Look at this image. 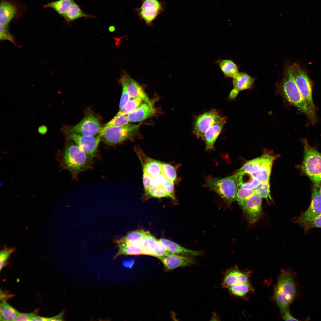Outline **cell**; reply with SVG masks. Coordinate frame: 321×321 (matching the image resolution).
Wrapping results in <instances>:
<instances>
[{
    "label": "cell",
    "instance_id": "cell-1",
    "mask_svg": "<svg viewBox=\"0 0 321 321\" xmlns=\"http://www.w3.org/2000/svg\"><path fill=\"white\" fill-rule=\"evenodd\" d=\"M278 88L283 97L290 103L303 113L311 121L315 119L313 111L301 95L295 79L293 64L285 69Z\"/></svg>",
    "mask_w": 321,
    "mask_h": 321
},
{
    "label": "cell",
    "instance_id": "cell-2",
    "mask_svg": "<svg viewBox=\"0 0 321 321\" xmlns=\"http://www.w3.org/2000/svg\"><path fill=\"white\" fill-rule=\"evenodd\" d=\"M294 276L290 270H283L274 289L273 298L282 316L296 295V286Z\"/></svg>",
    "mask_w": 321,
    "mask_h": 321
},
{
    "label": "cell",
    "instance_id": "cell-3",
    "mask_svg": "<svg viewBox=\"0 0 321 321\" xmlns=\"http://www.w3.org/2000/svg\"><path fill=\"white\" fill-rule=\"evenodd\" d=\"M91 160L76 144L70 143L64 149L62 157L63 167L74 177L90 166Z\"/></svg>",
    "mask_w": 321,
    "mask_h": 321
},
{
    "label": "cell",
    "instance_id": "cell-4",
    "mask_svg": "<svg viewBox=\"0 0 321 321\" xmlns=\"http://www.w3.org/2000/svg\"><path fill=\"white\" fill-rule=\"evenodd\" d=\"M304 156L301 169L311 180L314 185H321V153L310 146L306 139L302 140Z\"/></svg>",
    "mask_w": 321,
    "mask_h": 321
},
{
    "label": "cell",
    "instance_id": "cell-5",
    "mask_svg": "<svg viewBox=\"0 0 321 321\" xmlns=\"http://www.w3.org/2000/svg\"><path fill=\"white\" fill-rule=\"evenodd\" d=\"M237 183L236 174L222 178L209 177L206 180V185L218 194L228 205H230L235 200Z\"/></svg>",
    "mask_w": 321,
    "mask_h": 321
},
{
    "label": "cell",
    "instance_id": "cell-6",
    "mask_svg": "<svg viewBox=\"0 0 321 321\" xmlns=\"http://www.w3.org/2000/svg\"><path fill=\"white\" fill-rule=\"evenodd\" d=\"M139 126V125L128 124L122 126L111 128L105 131L101 138L107 144H117L130 137Z\"/></svg>",
    "mask_w": 321,
    "mask_h": 321
},
{
    "label": "cell",
    "instance_id": "cell-7",
    "mask_svg": "<svg viewBox=\"0 0 321 321\" xmlns=\"http://www.w3.org/2000/svg\"><path fill=\"white\" fill-rule=\"evenodd\" d=\"M295 81L303 97L312 111L315 112V106L312 97V85L306 72L297 64H293Z\"/></svg>",
    "mask_w": 321,
    "mask_h": 321
},
{
    "label": "cell",
    "instance_id": "cell-8",
    "mask_svg": "<svg viewBox=\"0 0 321 321\" xmlns=\"http://www.w3.org/2000/svg\"><path fill=\"white\" fill-rule=\"evenodd\" d=\"M226 118V117H221L218 112L215 110L205 112L199 115L195 119L193 133L197 138H202L206 132L214 123Z\"/></svg>",
    "mask_w": 321,
    "mask_h": 321
},
{
    "label": "cell",
    "instance_id": "cell-9",
    "mask_svg": "<svg viewBox=\"0 0 321 321\" xmlns=\"http://www.w3.org/2000/svg\"><path fill=\"white\" fill-rule=\"evenodd\" d=\"M101 129L98 117L90 113L79 123L68 128L67 131L84 136H93L99 134Z\"/></svg>",
    "mask_w": 321,
    "mask_h": 321
},
{
    "label": "cell",
    "instance_id": "cell-10",
    "mask_svg": "<svg viewBox=\"0 0 321 321\" xmlns=\"http://www.w3.org/2000/svg\"><path fill=\"white\" fill-rule=\"evenodd\" d=\"M66 135L68 139L73 141L91 159L95 157L101 138L100 134L89 136L66 131Z\"/></svg>",
    "mask_w": 321,
    "mask_h": 321
},
{
    "label": "cell",
    "instance_id": "cell-11",
    "mask_svg": "<svg viewBox=\"0 0 321 321\" xmlns=\"http://www.w3.org/2000/svg\"><path fill=\"white\" fill-rule=\"evenodd\" d=\"M321 214V196L319 188L314 185L310 204L308 208L292 221L301 225L309 222Z\"/></svg>",
    "mask_w": 321,
    "mask_h": 321
},
{
    "label": "cell",
    "instance_id": "cell-12",
    "mask_svg": "<svg viewBox=\"0 0 321 321\" xmlns=\"http://www.w3.org/2000/svg\"><path fill=\"white\" fill-rule=\"evenodd\" d=\"M164 10L163 5L159 0H143L137 12L141 19L150 25Z\"/></svg>",
    "mask_w": 321,
    "mask_h": 321
},
{
    "label": "cell",
    "instance_id": "cell-13",
    "mask_svg": "<svg viewBox=\"0 0 321 321\" xmlns=\"http://www.w3.org/2000/svg\"><path fill=\"white\" fill-rule=\"evenodd\" d=\"M143 255L152 256L158 258L170 253L166 247L159 240L147 231L141 246Z\"/></svg>",
    "mask_w": 321,
    "mask_h": 321
},
{
    "label": "cell",
    "instance_id": "cell-14",
    "mask_svg": "<svg viewBox=\"0 0 321 321\" xmlns=\"http://www.w3.org/2000/svg\"><path fill=\"white\" fill-rule=\"evenodd\" d=\"M119 82L122 85L126 87L129 95L133 98H139L151 106L152 103L143 90L137 82L131 78L125 70L121 73Z\"/></svg>",
    "mask_w": 321,
    "mask_h": 321
},
{
    "label": "cell",
    "instance_id": "cell-15",
    "mask_svg": "<svg viewBox=\"0 0 321 321\" xmlns=\"http://www.w3.org/2000/svg\"><path fill=\"white\" fill-rule=\"evenodd\" d=\"M261 198L256 194L249 199L241 207L250 224L256 223L262 216Z\"/></svg>",
    "mask_w": 321,
    "mask_h": 321
},
{
    "label": "cell",
    "instance_id": "cell-16",
    "mask_svg": "<svg viewBox=\"0 0 321 321\" xmlns=\"http://www.w3.org/2000/svg\"><path fill=\"white\" fill-rule=\"evenodd\" d=\"M164 265L167 272L180 267L188 266L195 264V261L191 257L170 254L158 258Z\"/></svg>",
    "mask_w": 321,
    "mask_h": 321
},
{
    "label": "cell",
    "instance_id": "cell-17",
    "mask_svg": "<svg viewBox=\"0 0 321 321\" xmlns=\"http://www.w3.org/2000/svg\"><path fill=\"white\" fill-rule=\"evenodd\" d=\"M251 273L250 271H240L236 266L226 272L221 286L223 288H227L234 284L250 283Z\"/></svg>",
    "mask_w": 321,
    "mask_h": 321
},
{
    "label": "cell",
    "instance_id": "cell-18",
    "mask_svg": "<svg viewBox=\"0 0 321 321\" xmlns=\"http://www.w3.org/2000/svg\"><path fill=\"white\" fill-rule=\"evenodd\" d=\"M275 158L268 155L264 154L261 156V161L259 170L252 174L260 183L268 182L273 163Z\"/></svg>",
    "mask_w": 321,
    "mask_h": 321
},
{
    "label": "cell",
    "instance_id": "cell-19",
    "mask_svg": "<svg viewBox=\"0 0 321 321\" xmlns=\"http://www.w3.org/2000/svg\"><path fill=\"white\" fill-rule=\"evenodd\" d=\"M226 119L217 122L211 126L205 133L202 138L205 143L207 150H212L215 141L226 122Z\"/></svg>",
    "mask_w": 321,
    "mask_h": 321
},
{
    "label": "cell",
    "instance_id": "cell-20",
    "mask_svg": "<svg viewBox=\"0 0 321 321\" xmlns=\"http://www.w3.org/2000/svg\"><path fill=\"white\" fill-rule=\"evenodd\" d=\"M17 10V7L12 3L1 0L0 4V25L8 26L11 20L16 16Z\"/></svg>",
    "mask_w": 321,
    "mask_h": 321
},
{
    "label": "cell",
    "instance_id": "cell-21",
    "mask_svg": "<svg viewBox=\"0 0 321 321\" xmlns=\"http://www.w3.org/2000/svg\"><path fill=\"white\" fill-rule=\"evenodd\" d=\"M155 112L153 106L145 102L142 103L135 111L128 114L127 116L130 122H140L150 117L155 113Z\"/></svg>",
    "mask_w": 321,
    "mask_h": 321
},
{
    "label": "cell",
    "instance_id": "cell-22",
    "mask_svg": "<svg viewBox=\"0 0 321 321\" xmlns=\"http://www.w3.org/2000/svg\"><path fill=\"white\" fill-rule=\"evenodd\" d=\"M159 240L171 254L191 257L198 256L202 254L200 251L187 249L167 239L161 238Z\"/></svg>",
    "mask_w": 321,
    "mask_h": 321
},
{
    "label": "cell",
    "instance_id": "cell-23",
    "mask_svg": "<svg viewBox=\"0 0 321 321\" xmlns=\"http://www.w3.org/2000/svg\"><path fill=\"white\" fill-rule=\"evenodd\" d=\"M255 78L246 73H238L233 79L234 89L239 92L251 88L254 84Z\"/></svg>",
    "mask_w": 321,
    "mask_h": 321
},
{
    "label": "cell",
    "instance_id": "cell-24",
    "mask_svg": "<svg viewBox=\"0 0 321 321\" xmlns=\"http://www.w3.org/2000/svg\"><path fill=\"white\" fill-rule=\"evenodd\" d=\"M116 243L119 248L117 253L114 257V259L121 255H143L141 246L121 241L119 240Z\"/></svg>",
    "mask_w": 321,
    "mask_h": 321
},
{
    "label": "cell",
    "instance_id": "cell-25",
    "mask_svg": "<svg viewBox=\"0 0 321 321\" xmlns=\"http://www.w3.org/2000/svg\"><path fill=\"white\" fill-rule=\"evenodd\" d=\"M242 171L245 179L241 171H239L236 173L237 175V187L246 189H255L259 184L260 182L252 174Z\"/></svg>",
    "mask_w": 321,
    "mask_h": 321
},
{
    "label": "cell",
    "instance_id": "cell-26",
    "mask_svg": "<svg viewBox=\"0 0 321 321\" xmlns=\"http://www.w3.org/2000/svg\"><path fill=\"white\" fill-rule=\"evenodd\" d=\"M147 232V231H145L143 229H137L128 232L119 240L122 242L141 246Z\"/></svg>",
    "mask_w": 321,
    "mask_h": 321
},
{
    "label": "cell",
    "instance_id": "cell-27",
    "mask_svg": "<svg viewBox=\"0 0 321 321\" xmlns=\"http://www.w3.org/2000/svg\"><path fill=\"white\" fill-rule=\"evenodd\" d=\"M0 321H15L20 314L5 300H2L0 304Z\"/></svg>",
    "mask_w": 321,
    "mask_h": 321
},
{
    "label": "cell",
    "instance_id": "cell-28",
    "mask_svg": "<svg viewBox=\"0 0 321 321\" xmlns=\"http://www.w3.org/2000/svg\"><path fill=\"white\" fill-rule=\"evenodd\" d=\"M62 16L67 21L69 22L81 17H95L93 15L84 12L78 5L74 1Z\"/></svg>",
    "mask_w": 321,
    "mask_h": 321
},
{
    "label": "cell",
    "instance_id": "cell-29",
    "mask_svg": "<svg viewBox=\"0 0 321 321\" xmlns=\"http://www.w3.org/2000/svg\"><path fill=\"white\" fill-rule=\"evenodd\" d=\"M162 162L146 157L145 161L142 162L143 169L151 176H156L162 173Z\"/></svg>",
    "mask_w": 321,
    "mask_h": 321
},
{
    "label": "cell",
    "instance_id": "cell-30",
    "mask_svg": "<svg viewBox=\"0 0 321 321\" xmlns=\"http://www.w3.org/2000/svg\"><path fill=\"white\" fill-rule=\"evenodd\" d=\"M217 63L227 77L233 78L239 73L237 65L231 60L220 59L217 61Z\"/></svg>",
    "mask_w": 321,
    "mask_h": 321
},
{
    "label": "cell",
    "instance_id": "cell-31",
    "mask_svg": "<svg viewBox=\"0 0 321 321\" xmlns=\"http://www.w3.org/2000/svg\"><path fill=\"white\" fill-rule=\"evenodd\" d=\"M227 288L231 294L242 298L245 297L254 290L250 283L234 284Z\"/></svg>",
    "mask_w": 321,
    "mask_h": 321
},
{
    "label": "cell",
    "instance_id": "cell-32",
    "mask_svg": "<svg viewBox=\"0 0 321 321\" xmlns=\"http://www.w3.org/2000/svg\"><path fill=\"white\" fill-rule=\"evenodd\" d=\"M74 0H58L50 2L44 5V7H49L62 15L67 10Z\"/></svg>",
    "mask_w": 321,
    "mask_h": 321
},
{
    "label": "cell",
    "instance_id": "cell-33",
    "mask_svg": "<svg viewBox=\"0 0 321 321\" xmlns=\"http://www.w3.org/2000/svg\"><path fill=\"white\" fill-rule=\"evenodd\" d=\"M129 121L126 115L115 116L110 121L106 123L103 127L99 134L102 136L107 129L111 128L122 126L128 124Z\"/></svg>",
    "mask_w": 321,
    "mask_h": 321
},
{
    "label": "cell",
    "instance_id": "cell-34",
    "mask_svg": "<svg viewBox=\"0 0 321 321\" xmlns=\"http://www.w3.org/2000/svg\"><path fill=\"white\" fill-rule=\"evenodd\" d=\"M169 197V195L163 186H151L146 191L143 200H146L150 198H162Z\"/></svg>",
    "mask_w": 321,
    "mask_h": 321
},
{
    "label": "cell",
    "instance_id": "cell-35",
    "mask_svg": "<svg viewBox=\"0 0 321 321\" xmlns=\"http://www.w3.org/2000/svg\"><path fill=\"white\" fill-rule=\"evenodd\" d=\"M143 101L139 98L130 99L125 106L120 109L116 116L127 115L138 108L142 103Z\"/></svg>",
    "mask_w": 321,
    "mask_h": 321
},
{
    "label": "cell",
    "instance_id": "cell-36",
    "mask_svg": "<svg viewBox=\"0 0 321 321\" xmlns=\"http://www.w3.org/2000/svg\"><path fill=\"white\" fill-rule=\"evenodd\" d=\"M261 161V156L246 162L239 169L251 174L256 173L259 170Z\"/></svg>",
    "mask_w": 321,
    "mask_h": 321
},
{
    "label": "cell",
    "instance_id": "cell-37",
    "mask_svg": "<svg viewBox=\"0 0 321 321\" xmlns=\"http://www.w3.org/2000/svg\"><path fill=\"white\" fill-rule=\"evenodd\" d=\"M255 194L254 189H246L237 187L235 200L241 207L248 199Z\"/></svg>",
    "mask_w": 321,
    "mask_h": 321
},
{
    "label": "cell",
    "instance_id": "cell-38",
    "mask_svg": "<svg viewBox=\"0 0 321 321\" xmlns=\"http://www.w3.org/2000/svg\"><path fill=\"white\" fill-rule=\"evenodd\" d=\"M268 182L260 183L254 189L256 194L261 198L265 199L267 201L272 200Z\"/></svg>",
    "mask_w": 321,
    "mask_h": 321
},
{
    "label": "cell",
    "instance_id": "cell-39",
    "mask_svg": "<svg viewBox=\"0 0 321 321\" xmlns=\"http://www.w3.org/2000/svg\"><path fill=\"white\" fill-rule=\"evenodd\" d=\"M162 173L166 179L174 182L176 181L177 178L176 169L172 165L162 162Z\"/></svg>",
    "mask_w": 321,
    "mask_h": 321
},
{
    "label": "cell",
    "instance_id": "cell-40",
    "mask_svg": "<svg viewBox=\"0 0 321 321\" xmlns=\"http://www.w3.org/2000/svg\"><path fill=\"white\" fill-rule=\"evenodd\" d=\"M15 248H10L4 247L0 253V271L4 266L10 255L15 250Z\"/></svg>",
    "mask_w": 321,
    "mask_h": 321
},
{
    "label": "cell",
    "instance_id": "cell-41",
    "mask_svg": "<svg viewBox=\"0 0 321 321\" xmlns=\"http://www.w3.org/2000/svg\"><path fill=\"white\" fill-rule=\"evenodd\" d=\"M163 187L166 190L171 198L175 204L177 202L174 193V182L166 178Z\"/></svg>",
    "mask_w": 321,
    "mask_h": 321
},
{
    "label": "cell",
    "instance_id": "cell-42",
    "mask_svg": "<svg viewBox=\"0 0 321 321\" xmlns=\"http://www.w3.org/2000/svg\"><path fill=\"white\" fill-rule=\"evenodd\" d=\"M305 231L315 228H321V214L311 221L302 225Z\"/></svg>",
    "mask_w": 321,
    "mask_h": 321
},
{
    "label": "cell",
    "instance_id": "cell-43",
    "mask_svg": "<svg viewBox=\"0 0 321 321\" xmlns=\"http://www.w3.org/2000/svg\"><path fill=\"white\" fill-rule=\"evenodd\" d=\"M8 26L0 25V38L1 40H7L15 43L14 38L10 33Z\"/></svg>",
    "mask_w": 321,
    "mask_h": 321
},
{
    "label": "cell",
    "instance_id": "cell-44",
    "mask_svg": "<svg viewBox=\"0 0 321 321\" xmlns=\"http://www.w3.org/2000/svg\"><path fill=\"white\" fill-rule=\"evenodd\" d=\"M166 179V177L162 173L156 176L151 177V186H162L165 183Z\"/></svg>",
    "mask_w": 321,
    "mask_h": 321
},
{
    "label": "cell",
    "instance_id": "cell-45",
    "mask_svg": "<svg viewBox=\"0 0 321 321\" xmlns=\"http://www.w3.org/2000/svg\"><path fill=\"white\" fill-rule=\"evenodd\" d=\"M122 92L119 105V107L120 109L125 106L131 98L125 86L124 85H122Z\"/></svg>",
    "mask_w": 321,
    "mask_h": 321
},
{
    "label": "cell",
    "instance_id": "cell-46",
    "mask_svg": "<svg viewBox=\"0 0 321 321\" xmlns=\"http://www.w3.org/2000/svg\"><path fill=\"white\" fill-rule=\"evenodd\" d=\"M38 315L35 313H21L15 319V321H32Z\"/></svg>",
    "mask_w": 321,
    "mask_h": 321
},
{
    "label": "cell",
    "instance_id": "cell-47",
    "mask_svg": "<svg viewBox=\"0 0 321 321\" xmlns=\"http://www.w3.org/2000/svg\"><path fill=\"white\" fill-rule=\"evenodd\" d=\"M64 314L63 311L57 315L51 317H46L37 316L32 321H61Z\"/></svg>",
    "mask_w": 321,
    "mask_h": 321
},
{
    "label": "cell",
    "instance_id": "cell-48",
    "mask_svg": "<svg viewBox=\"0 0 321 321\" xmlns=\"http://www.w3.org/2000/svg\"><path fill=\"white\" fill-rule=\"evenodd\" d=\"M143 172V183L145 191L151 186V177L144 169Z\"/></svg>",
    "mask_w": 321,
    "mask_h": 321
},
{
    "label": "cell",
    "instance_id": "cell-49",
    "mask_svg": "<svg viewBox=\"0 0 321 321\" xmlns=\"http://www.w3.org/2000/svg\"><path fill=\"white\" fill-rule=\"evenodd\" d=\"M283 319L285 321H298V320L294 317L291 314L289 309H287L282 315Z\"/></svg>",
    "mask_w": 321,
    "mask_h": 321
},
{
    "label": "cell",
    "instance_id": "cell-50",
    "mask_svg": "<svg viewBox=\"0 0 321 321\" xmlns=\"http://www.w3.org/2000/svg\"><path fill=\"white\" fill-rule=\"evenodd\" d=\"M134 262L135 260L134 259L127 260H124L122 264L124 267L129 269H130L133 267Z\"/></svg>",
    "mask_w": 321,
    "mask_h": 321
},
{
    "label": "cell",
    "instance_id": "cell-51",
    "mask_svg": "<svg viewBox=\"0 0 321 321\" xmlns=\"http://www.w3.org/2000/svg\"><path fill=\"white\" fill-rule=\"evenodd\" d=\"M48 128L45 125H42L40 126L38 128V132L41 134L44 135L47 132Z\"/></svg>",
    "mask_w": 321,
    "mask_h": 321
},
{
    "label": "cell",
    "instance_id": "cell-52",
    "mask_svg": "<svg viewBox=\"0 0 321 321\" xmlns=\"http://www.w3.org/2000/svg\"><path fill=\"white\" fill-rule=\"evenodd\" d=\"M238 92L233 89L231 91L230 94V97L231 98H235L237 95Z\"/></svg>",
    "mask_w": 321,
    "mask_h": 321
},
{
    "label": "cell",
    "instance_id": "cell-53",
    "mask_svg": "<svg viewBox=\"0 0 321 321\" xmlns=\"http://www.w3.org/2000/svg\"><path fill=\"white\" fill-rule=\"evenodd\" d=\"M115 29V28L114 26H111L109 27L108 30L109 31L111 32H114Z\"/></svg>",
    "mask_w": 321,
    "mask_h": 321
},
{
    "label": "cell",
    "instance_id": "cell-54",
    "mask_svg": "<svg viewBox=\"0 0 321 321\" xmlns=\"http://www.w3.org/2000/svg\"><path fill=\"white\" fill-rule=\"evenodd\" d=\"M320 188L319 189V192H320V195L321 196V185L320 187Z\"/></svg>",
    "mask_w": 321,
    "mask_h": 321
}]
</instances>
